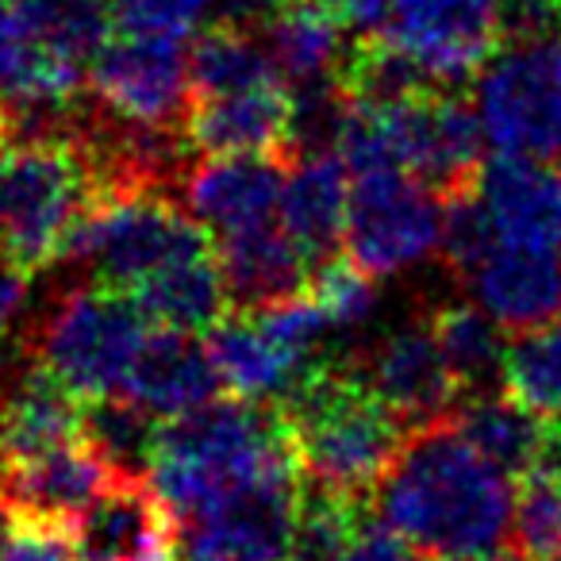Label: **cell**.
<instances>
[{
    "label": "cell",
    "instance_id": "obj_1",
    "mask_svg": "<svg viewBox=\"0 0 561 561\" xmlns=\"http://www.w3.org/2000/svg\"><path fill=\"white\" fill-rule=\"evenodd\" d=\"M377 512L427 558H496L512 542L515 489L450 420L408 431L377 484Z\"/></svg>",
    "mask_w": 561,
    "mask_h": 561
},
{
    "label": "cell",
    "instance_id": "obj_21",
    "mask_svg": "<svg viewBox=\"0 0 561 561\" xmlns=\"http://www.w3.org/2000/svg\"><path fill=\"white\" fill-rule=\"evenodd\" d=\"M216 257L227 280L231 312H262L270 305L300 297L312 277L305 250L273 219L247 231L219 234Z\"/></svg>",
    "mask_w": 561,
    "mask_h": 561
},
{
    "label": "cell",
    "instance_id": "obj_31",
    "mask_svg": "<svg viewBox=\"0 0 561 561\" xmlns=\"http://www.w3.org/2000/svg\"><path fill=\"white\" fill-rule=\"evenodd\" d=\"M335 78L354 104H369V108H392V104L420 96L423 89H435V81L408 50L377 35H358L346 47Z\"/></svg>",
    "mask_w": 561,
    "mask_h": 561
},
{
    "label": "cell",
    "instance_id": "obj_8",
    "mask_svg": "<svg viewBox=\"0 0 561 561\" xmlns=\"http://www.w3.org/2000/svg\"><path fill=\"white\" fill-rule=\"evenodd\" d=\"M446 201L408 170L354 178L346 211V254L374 277H397L443 247Z\"/></svg>",
    "mask_w": 561,
    "mask_h": 561
},
{
    "label": "cell",
    "instance_id": "obj_44",
    "mask_svg": "<svg viewBox=\"0 0 561 561\" xmlns=\"http://www.w3.org/2000/svg\"><path fill=\"white\" fill-rule=\"evenodd\" d=\"M27 277L32 273L20 270L16 262H12L4 250H0V335L12 328V320H16V312L24 308L27 300Z\"/></svg>",
    "mask_w": 561,
    "mask_h": 561
},
{
    "label": "cell",
    "instance_id": "obj_20",
    "mask_svg": "<svg viewBox=\"0 0 561 561\" xmlns=\"http://www.w3.org/2000/svg\"><path fill=\"white\" fill-rule=\"evenodd\" d=\"M477 193L500 239L561 250V170L546 158L496 154L477 173Z\"/></svg>",
    "mask_w": 561,
    "mask_h": 561
},
{
    "label": "cell",
    "instance_id": "obj_7",
    "mask_svg": "<svg viewBox=\"0 0 561 561\" xmlns=\"http://www.w3.org/2000/svg\"><path fill=\"white\" fill-rule=\"evenodd\" d=\"M477 116L500 154L561 150V39L507 43L477 73Z\"/></svg>",
    "mask_w": 561,
    "mask_h": 561
},
{
    "label": "cell",
    "instance_id": "obj_6",
    "mask_svg": "<svg viewBox=\"0 0 561 561\" xmlns=\"http://www.w3.org/2000/svg\"><path fill=\"white\" fill-rule=\"evenodd\" d=\"M208 250H216L211 231L181 208L178 196L112 193L78 219L58 265H85L96 285L131 293L150 273Z\"/></svg>",
    "mask_w": 561,
    "mask_h": 561
},
{
    "label": "cell",
    "instance_id": "obj_35",
    "mask_svg": "<svg viewBox=\"0 0 561 561\" xmlns=\"http://www.w3.org/2000/svg\"><path fill=\"white\" fill-rule=\"evenodd\" d=\"M512 546L523 561L561 558V473L553 466L523 477L515 492Z\"/></svg>",
    "mask_w": 561,
    "mask_h": 561
},
{
    "label": "cell",
    "instance_id": "obj_29",
    "mask_svg": "<svg viewBox=\"0 0 561 561\" xmlns=\"http://www.w3.org/2000/svg\"><path fill=\"white\" fill-rule=\"evenodd\" d=\"M158 427L162 423H154V412L127 392L89 397L81 408V438L116 481H147L158 450Z\"/></svg>",
    "mask_w": 561,
    "mask_h": 561
},
{
    "label": "cell",
    "instance_id": "obj_3",
    "mask_svg": "<svg viewBox=\"0 0 561 561\" xmlns=\"http://www.w3.org/2000/svg\"><path fill=\"white\" fill-rule=\"evenodd\" d=\"M273 404L305 481L358 504L377 492L408 438L404 420L369 389L358 366L312 362Z\"/></svg>",
    "mask_w": 561,
    "mask_h": 561
},
{
    "label": "cell",
    "instance_id": "obj_51",
    "mask_svg": "<svg viewBox=\"0 0 561 561\" xmlns=\"http://www.w3.org/2000/svg\"><path fill=\"white\" fill-rule=\"evenodd\" d=\"M558 4H561V0H558Z\"/></svg>",
    "mask_w": 561,
    "mask_h": 561
},
{
    "label": "cell",
    "instance_id": "obj_4",
    "mask_svg": "<svg viewBox=\"0 0 561 561\" xmlns=\"http://www.w3.org/2000/svg\"><path fill=\"white\" fill-rule=\"evenodd\" d=\"M147 335L150 316L135 293L89 280L50 300L20 343L27 358L43 362L81 400H89L124 392Z\"/></svg>",
    "mask_w": 561,
    "mask_h": 561
},
{
    "label": "cell",
    "instance_id": "obj_17",
    "mask_svg": "<svg viewBox=\"0 0 561 561\" xmlns=\"http://www.w3.org/2000/svg\"><path fill=\"white\" fill-rule=\"evenodd\" d=\"M81 408L85 400L62 377L27 358L9 389L0 392V466L81 443Z\"/></svg>",
    "mask_w": 561,
    "mask_h": 561
},
{
    "label": "cell",
    "instance_id": "obj_2",
    "mask_svg": "<svg viewBox=\"0 0 561 561\" xmlns=\"http://www.w3.org/2000/svg\"><path fill=\"white\" fill-rule=\"evenodd\" d=\"M289 473L300 461L273 400L211 397L158 427L147 481L173 519H188Z\"/></svg>",
    "mask_w": 561,
    "mask_h": 561
},
{
    "label": "cell",
    "instance_id": "obj_42",
    "mask_svg": "<svg viewBox=\"0 0 561 561\" xmlns=\"http://www.w3.org/2000/svg\"><path fill=\"white\" fill-rule=\"evenodd\" d=\"M343 561H415V558H412V542L400 530H392L385 519H369L366 512Z\"/></svg>",
    "mask_w": 561,
    "mask_h": 561
},
{
    "label": "cell",
    "instance_id": "obj_50",
    "mask_svg": "<svg viewBox=\"0 0 561 561\" xmlns=\"http://www.w3.org/2000/svg\"><path fill=\"white\" fill-rule=\"evenodd\" d=\"M0 369H4V366H0Z\"/></svg>",
    "mask_w": 561,
    "mask_h": 561
},
{
    "label": "cell",
    "instance_id": "obj_45",
    "mask_svg": "<svg viewBox=\"0 0 561 561\" xmlns=\"http://www.w3.org/2000/svg\"><path fill=\"white\" fill-rule=\"evenodd\" d=\"M339 16L343 24H351L358 35H385V24H389V4L392 0H335Z\"/></svg>",
    "mask_w": 561,
    "mask_h": 561
},
{
    "label": "cell",
    "instance_id": "obj_36",
    "mask_svg": "<svg viewBox=\"0 0 561 561\" xmlns=\"http://www.w3.org/2000/svg\"><path fill=\"white\" fill-rule=\"evenodd\" d=\"M305 293L320 305L331 328L343 331L362 328L377 308V277L362 270L351 254H335L323 265H316Z\"/></svg>",
    "mask_w": 561,
    "mask_h": 561
},
{
    "label": "cell",
    "instance_id": "obj_26",
    "mask_svg": "<svg viewBox=\"0 0 561 561\" xmlns=\"http://www.w3.org/2000/svg\"><path fill=\"white\" fill-rule=\"evenodd\" d=\"M135 300L147 316L173 331H211L224 316H231V297L219 270L216 250L165 265L135 285Z\"/></svg>",
    "mask_w": 561,
    "mask_h": 561
},
{
    "label": "cell",
    "instance_id": "obj_24",
    "mask_svg": "<svg viewBox=\"0 0 561 561\" xmlns=\"http://www.w3.org/2000/svg\"><path fill=\"white\" fill-rule=\"evenodd\" d=\"M450 423L481 458H489L507 477L535 473L553 454V431L546 415H538L507 389L469 392Z\"/></svg>",
    "mask_w": 561,
    "mask_h": 561
},
{
    "label": "cell",
    "instance_id": "obj_18",
    "mask_svg": "<svg viewBox=\"0 0 561 561\" xmlns=\"http://www.w3.org/2000/svg\"><path fill=\"white\" fill-rule=\"evenodd\" d=\"M185 135L196 154H285L293 158V89H250L231 96L193 101Z\"/></svg>",
    "mask_w": 561,
    "mask_h": 561
},
{
    "label": "cell",
    "instance_id": "obj_5",
    "mask_svg": "<svg viewBox=\"0 0 561 561\" xmlns=\"http://www.w3.org/2000/svg\"><path fill=\"white\" fill-rule=\"evenodd\" d=\"M101 196L78 142H9L0 150V250L27 273L58 265L70 231Z\"/></svg>",
    "mask_w": 561,
    "mask_h": 561
},
{
    "label": "cell",
    "instance_id": "obj_22",
    "mask_svg": "<svg viewBox=\"0 0 561 561\" xmlns=\"http://www.w3.org/2000/svg\"><path fill=\"white\" fill-rule=\"evenodd\" d=\"M351 188L354 178L335 150L305 154L293 162L285 193H280V227L297 239L312 270L335 257L339 242H346Z\"/></svg>",
    "mask_w": 561,
    "mask_h": 561
},
{
    "label": "cell",
    "instance_id": "obj_25",
    "mask_svg": "<svg viewBox=\"0 0 561 561\" xmlns=\"http://www.w3.org/2000/svg\"><path fill=\"white\" fill-rule=\"evenodd\" d=\"M208 351L224 389L242 400H277L312 366V358L277 343L250 312L224 316L208 331Z\"/></svg>",
    "mask_w": 561,
    "mask_h": 561
},
{
    "label": "cell",
    "instance_id": "obj_47",
    "mask_svg": "<svg viewBox=\"0 0 561 561\" xmlns=\"http://www.w3.org/2000/svg\"><path fill=\"white\" fill-rule=\"evenodd\" d=\"M550 458H553V469L561 473V431L553 435V454H550Z\"/></svg>",
    "mask_w": 561,
    "mask_h": 561
},
{
    "label": "cell",
    "instance_id": "obj_46",
    "mask_svg": "<svg viewBox=\"0 0 561 561\" xmlns=\"http://www.w3.org/2000/svg\"><path fill=\"white\" fill-rule=\"evenodd\" d=\"M12 142V127H9V116H4V108H0V150Z\"/></svg>",
    "mask_w": 561,
    "mask_h": 561
},
{
    "label": "cell",
    "instance_id": "obj_32",
    "mask_svg": "<svg viewBox=\"0 0 561 561\" xmlns=\"http://www.w3.org/2000/svg\"><path fill=\"white\" fill-rule=\"evenodd\" d=\"M16 9L35 39L78 62H93L116 32L108 0H16Z\"/></svg>",
    "mask_w": 561,
    "mask_h": 561
},
{
    "label": "cell",
    "instance_id": "obj_14",
    "mask_svg": "<svg viewBox=\"0 0 561 561\" xmlns=\"http://www.w3.org/2000/svg\"><path fill=\"white\" fill-rule=\"evenodd\" d=\"M293 158L285 154H216L196 162L178 188V201L211 234H234L270 224L280 208Z\"/></svg>",
    "mask_w": 561,
    "mask_h": 561
},
{
    "label": "cell",
    "instance_id": "obj_39",
    "mask_svg": "<svg viewBox=\"0 0 561 561\" xmlns=\"http://www.w3.org/2000/svg\"><path fill=\"white\" fill-rule=\"evenodd\" d=\"M112 24L124 35H170L185 39L204 16H211V0H108Z\"/></svg>",
    "mask_w": 561,
    "mask_h": 561
},
{
    "label": "cell",
    "instance_id": "obj_43",
    "mask_svg": "<svg viewBox=\"0 0 561 561\" xmlns=\"http://www.w3.org/2000/svg\"><path fill=\"white\" fill-rule=\"evenodd\" d=\"M280 0H211V24L239 27V32L262 35L277 16Z\"/></svg>",
    "mask_w": 561,
    "mask_h": 561
},
{
    "label": "cell",
    "instance_id": "obj_16",
    "mask_svg": "<svg viewBox=\"0 0 561 561\" xmlns=\"http://www.w3.org/2000/svg\"><path fill=\"white\" fill-rule=\"evenodd\" d=\"M85 561H173L178 519L150 481H112L78 519Z\"/></svg>",
    "mask_w": 561,
    "mask_h": 561
},
{
    "label": "cell",
    "instance_id": "obj_52",
    "mask_svg": "<svg viewBox=\"0 0 561 561\" xmlns=\"http://www.w3.org/2000/svg\"><path fill=\"white\" fill-rule=\"evenodd\" d=\"M558 561H561V558H558Z\"/></svg>",
    "mask_w": 561,
    "mask_h": 561
},
{
    "label": "cell",
    "instance_id": "obj_19",
    "mask_svg": "<svg viewBox=\"0 0 561 561\" xmlns=\"http://www.w3.org/2000/svg\"><path fill=\"white\" fill-rule=\"evenodd\" d=\"M112 481H116L112 469L81 438L43 458L0 466V515L12 512L78 523Z\"/></svg>",
    "mask_w": 561,
    "mask_h": 561
},
{
    "label": "cell",
    "instance_id": "obj_37",
    "mask_svg": "<svg viewBox=\"0 0 561 561\" xmlns=\"http://www.w3.org/2000/svg\"><path fill=\"white\" fill-rule=\"evenodd\" d=\"M500 242V231L492 224L489 208H484L477 185L461 188V193L446 196V211H443V247L438 254L446 257L458 277H466L484 254Z\"/></svg>",
    "mask_w": 561,
    "mask_h": 561
},
{
    "label": "cell",
    "instance_id": "obj_10",
    "mask_svg": "<svg viewBox=\"0 0 561 561\" xmlns=\"http://www.w3.org/2000/svg\"><path fill=\"white\" fill-rule=\"evenodd\" d=\"M381 39L408 50L438 89H454L504 47V0H392Z\"/></svg>",
    "mask_w": 561,
    "mask_h": 561
},
{
    "label": "cell",
    "instance_id": "obj_41",
    "mask_svg": "<svg viewBox=\"0 0 561 561\" xmlns=\"http://www.w3.org/2000/svg\"><path fill=\"white\" fill-rule=\"evenodd\" d=\"M32 50H35V35L27 27V20L20 16V9H9L0 0V96L16 85Z\"/></svg>",
    "mask_w": 561,
    "mask_h": 561
},
{
    "label": "cell",
    "instance_id": "obj_34",
    "mask_svg": "<svg viewBox=\"0 0 561 561\" xmlns=\"http://www.w3.org/2000/svg\"><path fill=\"white\" fill-rule=\"evenodd\" d=\"M362 515H366V504L305 481L300 512L289 538V558L285 561H343Z\"/></svg>",
    "mask_w": 561,
    "mask_h": 561
},
{
    "label": "cell",
    "instance_id": "obj_28",
    "mask_svg": "<svg viewBox=\"0 0 561 561\" xmlns=\"http://www.w3.org/2000/svg\"><path fill=\"white\" fill-rule=\"evenodd\" d=\"M188 85H193V101L231 96L250 93V89L280 85V70L262 35L208 24L188 47Z\"/></svg>",
    "mask_w": 561,
    "mask_h": 561
},
{
    "label": "cell",
    "instance_id": "obj_49",
    "mask_svg": "<svg viewBox=\"0 0 561 561\" xmlns=\"http://www.w3.org/2000/svg\"><path fill=\"white\" fill-rule=\"evenodd\" d=\"M496 561H504V558H496ZM507 561H523V558H507Z\"/></svg>",
    "mask_w": 561,
    "mask_h": 561
},
{
    "label": "cell",
    "instance_id": "obj_13",
    "mask_svg": "<svg viewBox=\"0 0 561 561\" xmlns=\"http://www.w3.org/2000/svg\"><path fill=\"white\" fill-rule=\"evenodd\" d=\"M358 374L404 420L408 431L446 423L466 400V389L454 377L431 320H408L400 328H389L381 343L366 354Z\"/></svg>",
    "mask_w": 561,
    "mask_h": 561
},
{
    "label": "cell",
    "instance_id": "obj_48",
    "mask_svg": "<svg viewBox=\"0 0 561 561\" xmlns=\"http://www.w3.org/2000/svg\"><path fill=\"white\" fill-rule=\"evenodd\" d=\"M443 561H496V558H443Z\"/></svg>",
    "mask_w": 561,
    "mask_h": 561
},
{
    "label": "cell",
    "instance_id": "obj_27",
    "mask_svg": "<svg viewBox=\"0 0 561 561\" xmlns=\"http://www.w3.org/2000/svg\"><path fill=\"white\" fill-rule=\"evenodd\" d=\"M280 78H331L343 62V16L335 0H280L277 16L262 32Z\"/></svg>",
    "mask_w": 561,
    "mask_h": 561
},
{
    "label": "cell",
    "instance_id": "obj_40",
    "mask_svg": "<svg viewBox=\"0 0 561 561\" xmlns=\"http://www.w3.org/2000/svg\"><path fill=\"white\" fill-rule=\"evenodd\" d=\"M561 4L558 0H504V43L558 39Z\"/></svg>",
    "mask_w": 561,
    "mask_h": 561
},
{
    "label": "cell",
    "instance_id": "obj_38",
    "mask_svg": "<svg viewBox=\"0 0 561 561\" xmlns=\"http://www.w3.org/2000/svg\"><path fill=\"white\" fill-rule=\"evenodd\" d=\"M0 561H81L78 523L0 515Z\"/></svg>",
    "mask_w": 561,
    "mask_h": 561
},
{
    "label": "cell",
    "instance_id": "obj_9",
    "mask_svg": "<svg viewBox=\"0 0 561 561\" xmlns=\"http://www.w3.org/2000/svg\"><path fill=\"white\" fill-rule=\"evenodd\" d=\"M185 39L124 35L108 39L89 62V89L104 112L142 127H185L193 108Z\"/></svg>",
    "mask_w": 561,
    "mask_h": 561
},
{
    "label": "cell",
    "instance_id": "obj_11",
    "mask_svg": "<svg viewBox=\"0 0 561 561\" xmlns=\"http://www.w3.org/2000/svg\"><path fill=\"white\" fill-rule=\"evenodd\" d=\"M305 473L273 477L211 512L178 519L173 561H285Z\"/></svg>",
    "mask_w": 561,
    "mask_h": 561
},
{
    "label": "cell",
    "instance_id": "obj_15",
    "mask_svg": "<svg viewBox=\"0 0 561 561\" xmlns=\"http://www.w3.org/2000/svg\"><path fill=\"white\" fill-rule=\"evenodd\" d=\"M466 289L504 331H530L561 320V250L500 239L473 270Z\"/></svg>",
    "mask_w": 561,
    "mask_h": 561
},
{
    "label": "cell",
    "instance_id": "obj_33",
    "mask_svg": "<svg viewBox=\"0 0 561 561\" xmlns=\"http://www.w3.org/2000/svg\"><path fill=\"white\" fill-rule=\"evenodd\" d=\"M504 389L546 420H561V320L519 331L507 343Z\"/></svg>",
    "mask_w": 561,
    "mask_h": 561
},
{
    "label": "cell",
    "instance_id": "obj_12",
    "mask_svg": "<svg viewBox=\"0 0 561 561\" xmlns=\"http://www.w3.org/2000/svg\"><path fill=\"white\" fill-rule=\"evenodd\" d=\"M389 124L400 150V165L431 185L438 196H454L477 185L484 150V127L477 104L461 101L450 89H423L404 104H392Z\"/></svg>",
    "mask_w": 561,
    "mask_h": 561
},
{
    "label": "cell",
    "instance_id": "obj_30",
    "mask_svg": "<svg viewBox=\"0 0 561 561\" xmlns=\"http://www.w3.org/2000/svg\"><path fill=\"white\" fill-rule=\"evenodd\" d=\"M427 320L435 328L438 346H443L461 389L484 392L496 381H504V362H507L504 328L481 305L450 300V305H438Z\"/></svg>",
    "mask_w": 561,
    "mask_h": 561
},
{
    "label": "cell",
    "instance_id": "obj_23",
    "mask_svg": "<svg viewBox=\"0 0 561 561\" xmlns=\"http://www.w3.org/2000/svg\"><path fill=\"white\" fill-rule=\"evenodd\" d=\"M219 385L224 381H219L208 343H201L193 331L162 328L147 335L131 374H127L124 392L154 415L170 420V415H181L188 408L208 404L219 392Z\"/></svg>",
    "mask_w": 561,
    "mask_h": 561
}]
</instances>
